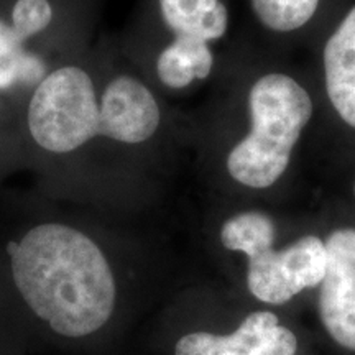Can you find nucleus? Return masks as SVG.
Instances as JSON below:
<instances>
[{"instance_id": "obj_13", "label": "nucleus", "mask_w": 355, "mask_h": 355, "mask_svg": "<svg viewBox=\"0 0 355 355\" xmlns=\"http://www.w3.org/2000/svg\"><path fill=\"white\" fill-rule=\"evenodd\" d=\"M6 17L0 15V91L21 83L26 51Z\"/></svg>"}, {"instance_id": "obj_1", "label": "nucleus", "mask_w": 355, "mask_h": 355, "mask_svg": "<svg viewBox=\"0 0 355 355\" xmlns=\"http://www.w3.org/2000/svg\"><path fill=\"white\" fill-rule=\"evenodd\" d=\"M17 295L53 339H101L119 304L117 277L91 235L64 222H40L7 248Z\"/></svg>"}, {"instance_id": "obj_4", "label": "nucleus", "mask_w": 355, "mask_h": 355, "mask_svg": "<svg viewBox=\"0 0 355 355\" xmlns=\"http://www.w3.org/2000/svg\"><path fill=\"white\" fill-rule=\"evenodd\" d=\"M32 139L50 153L76 152L99 135V101L87 71L61 66L37 84L26 112Z\"/></svg>"}, {"instance_id": "obj_11", "label": "nucleus", "mask_w": 355, "mask_h": 355, "mask_svg": "<svg viewBox=\"0 0 355 355\" xmlns=\"http://www.w3.org/2000/svg\"><path fill=\"white\" fill-rule=\"evenodd\" d=\"M277 232V220L268 212L248 207L222 222L219 241L225 250L237 252L250 260L275 247Z\"/></svg>"}, {"instance_id": "obj_2", "label": "nucleus", "mask_w": 355, "mask_h": 355, "mask_svg": "<svg viewBox=\"0 0 355 355\" xmlns=\"http://www.w3.org/2000/svg\"><path fill=\"white\" fill-rule=\"evenodd\" d=\"M237 87L239 125L222 153L220 170L237 191L263 196L291 183L316 128V89L308 69L266 51L248 55Z\"/></svg>"}, {"instance_id": "obj_14", "label": "nucleus", "mask_w": 355, "mask_h": 355, "mask_svg": "<svg viewBox=\"0 0 355 355\" xmlns=\"http://www.w3.org/2000/svg\"><path fill=\"white\" fill-rule=\"evenodd\" d=\"M349 186H350V194H352L354 201H355V170L349 173Z\"/></svg>"}, {"instance_id": "obj_9", "label": "nucleus", "mask_w": 355, "mask_h": 355, "mask_svg": "<svg viewBox=\"0 0 355 355\" xmlns=\"http://www.w3.org/2000/svg\"><path fill=\"white\" fill-rule=\"evenodd\" d=\"M298 339L272 311H255L230 334L194 331L176 340L173 355H295Z\"/></svg>"}, {"instance_id": "obj_5", "label": "nucleus", "mask_w": 355, "mask_h": 355, "mask_svg": "<svg viewBox=\"0 0 355 355\" xmlns=\"http://www.w3.org/2000/svg\"><path fill=\"white\" fill-rule=\"evenodd\" d=\"M326 241L306 234L283 248H270L247 260L250 295L266 304H285L301 291L319 288L326 277Z\"/></svg>"}, {"instance_id": "obj_3", "label": "nucleus", "mask_w": 355, "mask_h": 355, "mask_svg": "<svg viewBox=\"0 0 355 355\" xmlns=\"http://www.w3.org/2000/svg\"><path fill=\"white\" fill-rule=\"evenodd\" d=\"M308 73L318 96L313 137L329 146L343 170H355V0H339L311 43Z\"/></svg>"}, {"instance_id": "obj_10", "label": "nucleus", "mask_w": 355, "mask_h": 355, "mask_svg": "<svg viewBox=\"0 0 355 355\" xmlns=\"http://www.w3.org/2000/svg\"><path fill=\"white\" fill-rule=\"evenodd\" d=\"M217 64L212 44L199 40H170L155 60L158 83L170 91H184L196 83L207 81Z\"/></svg>"}, {"instance_id": "obj_6", "label": "nucleus", "mask_w": 355, "mask_h": 355, "mask_svg": "<svg viewBox=\"0 0 355 355\" xmlns=\"http://www.w3.org/2000/svg\"><path fill=\"white\" fill-rule=\"evenodd\" d=\"M339 0H245L248 26L266 53L311 46Z\"/></svg>"}, {"instance_id": "obj_8", "label": "nucleus", "mask_w": 355, "mask_h": 355, "mask_svg": "<svg viewBox=\"0 0 355 355\" xmlns=\"http://www.w3.org/2000/svg\"><path fill=\"white\" fill-rule=\"evenodd\" d=\"M162 105L155 92L130 74L115 76L99 101V135L117 144L137 146L159 132Z\"/></svg>"}, {"instance_id": "obj_7", "label": "nucleus", "mask_w": 355, "mask_h": 355, "mask_svg": "<svg viewBox=\"0 0 355 355\" xmlns=\"http://www.w3.org/2000/svg\"><path fill=\"white\" fill-rule=\"evenodd\" d=\"M324 241L327 270L319 285V316L337 344L355 350V227L332 229Z\"/></svg>"}, {"instance_id": "obj_12", "label": "nucleus", "mask_w": 355, "mask_h": 355, "mask_svg": "<svg viewBox=\"0 0 355 355\" xmlns=\"http://www.w3.org/2000/svg\"><path fill=\"white\" fill-rule=\"evenodd\" d=\"M58 15L56 0H8L7 21L21 43L46 32Z\"/></svg>"}]
</instances>
